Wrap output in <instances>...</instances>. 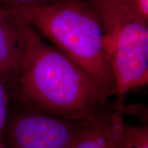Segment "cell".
I'll list each match as a JSON object with an SVG mask.
<instances>
[{"label": "cell", "instance_id": "9c48e42d", "mask_svg": "<svg viewBox=\"0 0 148 148\" xmlns=\"http://www.w3.org/2000/svg\"><path fill=\"white\" fill-rule=\"evenodd\" d=\"M8 96L5 84L0 79V139L3 140V132L7 122Z\"/></svg>", "mask_w": 148, "mask_h": 148}, {"label": "cell", "instance_id": "3957f363", "mask_svg": "<svg viewBox=\"0 0 148 148\" xmlns=\"http://www.w3.org/2000/svg\"><path fill=\"white\" fill-rule=\"evenodd\" d=\"M103 30L118 101L148 82V19L122 0H87Z\"/></svg>", "mask_w": 148, "mask_h": 148}, {"label": "cell", "instance_id": "7a4b0ae2", "mask_svg": "<svg viewBox=\"0 0 148 148\" xmlns=\"http://www.w3.org/2000/svg\"><path fill=\"white\" fill-rule=\"evenodd\" d=\"M10 10L89 73L110 96L116 93L103 47L102 27L87 0H58L42 6Z\"/></svg>", "mask_w": 148, "mask_h": 148}, {"label": "cell", "instance_id": "8fae6325", "mask_svg": "<svg viewBox=\"0 0 148 148\" xmlns=\"http://www.w3.org/2000/svg\"><path fill=\"white\" fill-rule=\"evenodd\" d=\"M0 148H5L4 144H3V141L1 139H0Z\"/></svg>", "mask_w": 148, "mask_h": 148}, {"label": "cell", "instance_id": "277c9868", "mask_svg": "<svg viewBox=\"0 0 148 148\" xmlns=\"http://www.w3.org/2000/svg\"><path fill=\"white\" fill-rule=\"evenodd\" d=\"M83 121L62 119L29 108L5 123V148H69Z\"/></svg>", "mask_w": 148, "mask_h": 148}, {"label": "cell", "instance_id": "8992f818", "mask_svg": "<svg viewBox=\"0 0 148 148\" xmlns=\"http://www.w3.org/2000/svg\"><path fill=\"white\" fill-rule=\"evenodd\" d=\"M23 22L0 5V79L15 88L23 51Z\"/></svg>", "mask_w": 148, "mask_h": 148}, {"label": "cell", "instance_id": "6da1fadb", "mask_svg": "<svg viewBox=\"0 0 148 148\" xmlns=\"http://www.w3.org/2000/svg\"><path fill=\"white\" fill-rule=\"evenodd\" d=\"M23 23V51L14 88L29 108L75 121L89 119L104 110L108 92L86 70Z\"/></svg>", "mask_w": 148, "mask_h": 148}, {"label": "cell", "instance_id": "5b68a950", "mask_svg": "<svg viewBox=\"0 0 148 148\" xmlns=\"http://www.w3.org/2000/svg\"><path fill=\"white\" fill-rule=\"evenodd\" d=\"M123 111V105L116 103L112 110L84 120L69 148H120Z\"/></svg>", "mask_w": 148, "mask_h": 148}, {"label": "cell", "instance_id": "52a82bcc", "mask_svg": "<svg viewBox=\"0 0 148 148\" xmlns=\"http://www.w3.org/2000/svg\"><path fill=\"white\" fill-rule=\"evenodd\" d=\"M120 148H148V127L124 123Z\"/></svg>", "mask_w": 148, "mask_h": 148}, {"label": "cell", "instance_id": "30bf717a", "mask_svg": "<svg viewBox=\"0 0 148 148\" xmlns=\"http://www.w3.org/2000/svg\"><path fill=\"white\" fill-rule=\"evenodd\" d=\"M134 9L140 15L148 19V0H122Z\"/></svg>", "mask_w": 148, "mask_h": 148}, {"label": "cell", "instance_id": "ba28073f", "mask_svg": "<svg viewBox=\"0 0 148 148\" xmlns=\"http://www.w3.org/2000/svg\"><path fill=\"white\" fill-rule=\"evenodd\" d=\"M58 0H0V5L5 8L14 9L32 8L50 4Z\"/></svg>", "mask_w": 148, "mask_h": 148}]
</instances>
